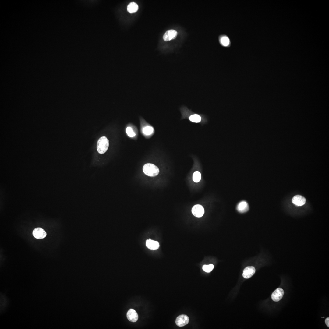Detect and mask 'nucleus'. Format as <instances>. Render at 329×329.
<instances>
[{"instance_id": "ddd939ff", "label": "nucleus", "mask_w": 329, "mask_h": 329, "mask_svg": "<svg viewBox=\"0 0 329 329\" xmlns=\"http://www.w3.org/2000/svg\"><path fill=\"white\" fill-rule=\"evenodd\" d=\"M138 9V5L134 2L130 3L127 6V11L130 13L136 12Z\"/></svg>"}, {"instance_id": "f8f14e48", "label": "nucleus", "mask_w": 329, "mask_h": 329, "mask_svg": "<svg viewBox=\"0 0 329 329\" xmlns=\"http://www.w3.org/2000/svg\"><path fill=\"white\" fill-rule=\"evenodd\" d=\"M249 209L248 203L245 201L239 202L237 206V210L239 212L243 213L247 211Z\"/></svg>"}, {"instance_id": "9d476101", "label": "nucleus", "mask_w": 329, "mask_h": 329, "mask_svg": "<svg viewBox=\"0 0 329 329\" xmlns=\"http://www.w3.org/2000/svg\"><path fill=\"white\" fill-rule=\"evenodd\" d=\"M127 317L129 321L135 322L137 320L138 316L134 310L130 309L128 311L127 313Z\"/></svg>"}, {"instance_id": "f257e3e1", "label": "nucleus", "mask_w": 329, "mask_h": 329, "mask_svg": "<svg viewBox=\"0 0 329 329\" xmlns=\"http://www.w3.org/2000/svg\"><path fill=\"white\" fill-rule=\"evenodd\" d=\"M143 171L146 175L150 177L157 175L159 172L158 168L155 165L151 163H147L143 166Z\"/></svg>"}, {"instance_id": "20e7f679", "label": "nucleus", "mask_w": 329, "mask_h": 329, "mask_svg": "<svg viewBox=\"0 0 329 329\" xmlns=\"http://www.w3.org/2000/svg\"><path fill=\"white\" fill-rule=\"evenodd\" d=\"M193 214L195 217L199 218L202 217L204 213V210L203 207L200 204L195 205L192 209Z\"/></svg>"}, {"instance_id": "dca6fc26", "label": "nucleus", "mask_w": 329, "mask_h": 329, "mask_svg": "<svg viewBox=\"0 0 329 329\" xmlns=\"http://www.w3.org/2000/svg\"><path fill=\"white\" fill-rule=\"evenodd\" d=\"M201 179V175L200 173L198 171L195 172L193 176V181L196 182H199Z\"/></svg>"}, {"instance_id": "9b49d317", "label": "nucleus", "mask_w": 329, "mask_h": 329, "mask_svg": "<svg viewBox=\"0 0 329 329\" xmlns=\"http://www.w3.org/2000/svg\"><path fill=\"white\" fill-rule=\"evenodd\" d=\"M146 245L148 249L151 250L157 249L159 247V244L157 241L152 240L150 239L146 240Z\"/></svg>"}, {"instance_id": "f3484780", "label": "nucleus", "mask_w": 329, "mask_h": 329, "mask_svg": "<svg viewBox=\"0 0 329 329\" xmlns=\"http://www.w3.org/2000/svg\"><path fill=\"white\" fill-rule=\"evenodd\" d=\"M214 266L212 264H210L207 265H204L202 267L203 270L205 272L209 273L211 272L213 269Z\"/></svg>"}, {"instance_id": "aec40b11", "label": "nucleus", "mask_w": 329, "mask_h": 329, "mask_svg": "<svg viewBox=\"0 0 329 329\" xmlns=\"http://www.w3.org/2000/svg\"><path fill=\"white\" fill-rule=\"evenodd\" d=\"M325 322L327 326L329 327V318L328 317L325 319Z\"/></svg>"}, {"instance_id": "f03ea898", "label": "nucleus", "mask_w": 329, "mask_h": 329, "mask_svg": "<svg viewBox=\"0 0 329 329\" xmlns=\"http://www.w3.org/2000/svg\"><path fill=\"white\" fill-rule=\"evenodd\" d=\"M109 147V140L105 136L100 137L98 140L97 148L98 152L100 154L104 153L108 150Z\"/></svg>"}, {"instance_id": "39448f33", "label": "nucleus", "mask_w": 329, "mask_h": 329, "mask_svg": "<svg viewBox=\"0 0 329 329\" xmlns=\"http://www.w3.org/2000/svg\"><path fill=\"white\" fill-rule=\"evenodd\" d=\"M32 234L33 236L38 239H43L46 237L47 235L45 231L40 227H37L34 229Z\"/></svg>"}, {"instance_id": "2eb2a0df", "label": "nucleus", "mask_w": 329, "mask_h": 329, "mask_svg": "<svg viewBox=\"0 0 329 329\" xmlns=\"http://www.w3.org/2000/svg\"><path fill=\"white\" fill-rule=\"evenodd\" d=\"M189 119L191 121L196 123L199 122L201 120V117L197 114L191 115L189 117Z\"/></svg>"}, {"instance_id": "7ed1b4c3", "label": "nucleus", "mask_w": 329, "mask_h": 329, "mask_svg": "<svg viewBox=\"0 0 329 329\" xmlns=\"http://www.w3.org/2000/svg\"><path fill=\"white\" fill-rule=\"evenodd\" d=\"M189 321V317L186 315L182 314L178 316L175 320L176 324L179 327H182L187 324Z\"/></svg>"}, {"instance_id": "6ab92c4d", "label": "nucleus", "mask_w": 329, "mask_h": 329, "mask_svg": "<svg viewBox=\"0 0 329 329\" xmlns=\"http://www.w3.org/2000/svg\"><path fill=\"white\" fill-rule=\"evenodd\" d=\"M126 131L128 136L129 137H133L135 135V133L133 131L132 128L129 127L126 128Z\"/></svg>"}, {"instance_id": "423d86ee", "label": "nucleus", "mask_w": 329, "mask_h": 329, "mask_svg": "<svg viewBox=\"0 0 329 329\" xmlns=\"http://www.w3.org/2000/svg\"><path fill=\"white\" fill-rule=\"evenodd\" d=\"M284 294V291L282 289L279 288H277L272 293L271 299L274 301L278 302L282 298Z\"/></svg>"}, {"instance_id": "6e6552de", "label": "nucleus", "mask_w": 329, "mask_h": 329, "mask_svg": "<svg viewBox=\"0 0 329 329\" xmlns=\"http://www.w3.org/2000/svg\"><path fill=\"white\" fill-rule=\"evenodd\" d=\"M255 267L253 266L246 267L243 271V277L245 278L248 279L251 277L255 273Z\"/></svg>"}, {"instance_id": "1a4fd4ad", "label": "nucleus", "mask_w": 329, "mask_h": 329, "mask_svg": "<svg viewBox=\"0 0 329 329\" xmlns=\"http://www.w3.org/2000/svg\"><path fill=\"white\" fill-rule=\"evenodd\" d=\"M292 203L297 206H301L304 205L306 202L304 197L299 195L294 196L292 199Z\"/></svg>"}, {"instance_id": "a211bd4d", "label": "nucleus", "mask_w": 329, "mask_h": 329, "mask_svg": "<svg viewBox=\"0 0 329 329\" xmlns=\"http://www.w3.org/2000/svg\"><path fill=\"white\" fill-rule=\"evenodd\" d=\"M153 128L152 127L147 126L143 129V132L145 134L149 135L151 134L153 132Z\"/></svg>"}, {"instance_id": "0eeeda50", "label": "nucleus", "mask_w": 329, "mask_h": 329, "mask_svg": "<svg viewBox=\"0 0 329 329\" xmlns=\"http://www.w3.org/2000/svg\"><path fill=\"white\" fill-rule=\"evenodd\" d=\"M177 32L174 30L167 31L163 36V39L166 41L175 39L177 35Z\"/></svg>"}, {"instance_id": "4468645a", "label": "nucleus", "mask_w": 329, "mask_h": 329, "mask_svg": "<svg viewBox=\"0 0 329 329\" xmlns=\"http://www.w3.org/2000/svg\"><path fill=\"white\" fill-rule=\"evenodd\" d=\"M221 44L224 46H228L230 45V41L229 38L226 36L221 37L220 40Z\"/></svg>"}]
</instances>
